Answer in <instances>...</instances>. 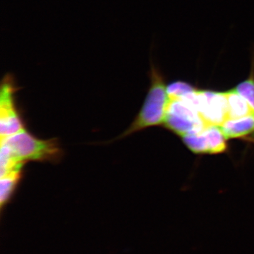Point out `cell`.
I'll use <instances>...</instances> for the list:
<instances>
[{
    "label": "cell",
    "instance_id": "obj_3",
    "mask_svg": "<svg viewBox=\"0 0 254 254\" xmlns=\"http://www.w3.org/2000/svg\"><path fill=\"white\" fill-rule=\"evenodd\" d=\"M18 86L14 76L6 73L0 88V136H11L26 130L24 120L16 101Z\"/></svg>",
    "mask_w": 254,
    "mask_h": 254
},
{
    "label": "cell",
    "instance_id": "obj_1",
    "mask_svg": "<svg viewBox=\"0 0 254 254\" xmlns=\"http://www.w3.org/2000/svg\"><path fill=\"white\" fill-rule=\"evenodd\" d=\"M64 152L57 138L41 139L24 130L1 138L0 176L28 162L58 163Z\"/></svg>",
    "mask_w": 254,
    "mask_h": 254
},
{
    "label": "cell",
    "instance_id": "obj_7",
    "mask_svg": "<svg viewBox=\"0 0 254 254\" xmlns=\"http://www.w3.org/2000/svg\"><path fill=\"white\" fill-rule=\"evenodd\" d=\"M25 165H19L1 175L0 180V205L2 211L14 196L23 176Z\"/></svg>",
    "mask_w": 254,
    "mask_h": 254
},
{
    "label": "cell",
    "instance_id": "obj_9",
    "mask_svg": "<svg viewBox=\"0 0 254 254\" xmlns=\"http://www.w3.org/2000/svg\"><path fill=\"white\" fill-rule=\"evenodd\" d=\"M226 93L228 101L229 119L243 118L254 113L248 103L235 89L229 90Z\"/></svg>",
    "mask_w": 254,
    "mask_h": 254
},
{
    "label": "cell",
    "instance_id": "obj_4",
    "mask_svg": "<svg viewBox=\"0 0 254 254\" xmlns=\"http://www.w3.org/2000/svg\"><path fill=\"white\" fill-rule=\"evenodd\" d=\"M183 100L199 113L208 126L221 127L229 119L226 91L197 89Z\"/></svg>",
    "mask_w": 254,
    "mask_h": 254
},
{
    "label": "cell",
    "instance_id": "obj_10",
    "mask_svg": "<svg viewBox=\"0 0 254 254\" xmlns=\"http://www.w3.org/2000/svg\"><path fill=\"white\" fill-rule=\"evenodd\" d=\"M234 89L248 103L254 112V51L248 78L239 83Z\"/></svg>",
    "mask_w": 254,
    "mask_h": 254
},
{
    "label": "cell",
    "instance_id": "obj_6",
    "mask_svg": "<svg viewBox=\"0 0 254 254\" xmlns=\"http://www.w3.org/2000/svg\"><path fill=\"white\" fill-rule=\"evenodd\" d=\"M220 127L227 139L238 138L254 143V113L243 118L229 119Z\"/></svg>",
    "mask_w": 254,
    "mask_h": 254
},
{
    "label": "cell",
    "instance_id": "obj_2",
    "mask_svg": "<svg viewBox=\"0 0 254 254\" xmlns=\"http://www.w3.org/2000/svg\"><path fill=\"white\" fill-rule=\"evenodd\" d=\"M148 75L150 86L141 109L130 126L115 138L114 141L123 139L150 127L163 125L170 102L165 78L163 73L152 62Z\"/></svg>",
    "mask_w": 254,
    "mask_h": 254
},
{
    "label": "cell",
    "instance_id": "obj_12",
    "mask_svg": "<svg viewBox=\"0 0 254 254\" xmlns=\"http://www.w3.org/2000/svg\"><path fill=\"white\" fill-rule=\"evenodd\" d=\"M197 89L196 87L189 82L177 80L168 84L167 93L170 100H182Z\"/></svg>",
    "mask_w": 254,
    "mask_h": 254
},
{
    "label": "cell",
    "instance_id": "obj_8",
    "mask_svg": "<svg viewBox=\"0 0 254 254\" xmlns=\"http://www.w3.org/2000/svg\"><path fill=\"white\" fill-rule=\"evenodd\" d=\"M208 154H220L225 153L228 149L227 138L224 134L221 127L218 126H207L203 130Z\"/></svg>",
    "mask_w": 254,
    "mask_h": 254
},
{
    "label": "cell",
    "instance_id": "obj_11",
    "mask_svg": "<svg viewBox=\"0 0 254 254\" xmlns=\"http://www.w3.org/2000/svg\"><path fill=\"white\" fill-rule=\"evenodd\" d=\"M203 130L199 133H192L182 137L184 144L195 154H208V145Z\"/></svg>",
    "mask_w": 254,
    "mask_h": 254
},
{
    "label": "cell",
    "instance_id": "obj_5",
    "mask_svg": "<svg viewBox=\"0 0 254 254\" xmlns=\"http://www.w3.org/2000/svg\"><path fill=\"white\" fill-rule=\"evenodd\" d=\"M163 126L182 137L201 132L208 126L192 105L182 100H170Z\"/></svg>",
    "mask_w": 254,
    "mask_h": 254
}]
</instances>
